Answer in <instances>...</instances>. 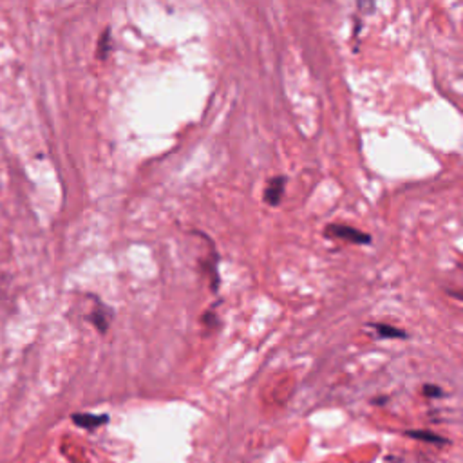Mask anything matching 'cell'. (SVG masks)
<instances>
[{
	"mask_svg": "<svg viewBox=\"0 0 463 463\" xmlns=\"http://www.w3.org/2000/svg\"><path fill=\"white\" fill-rule=\"evenodd\" d=\"M87 321H89L90 324H95V328L100 331V333H105L107 328H109V324H110V321H113V310L98 301L95 306V310L87 315Z\"/></svg>",
	"mask_w": 463,
	"mask_h": 463,
	"instance_id": "7a4b0ae2",
	"label": "cell"
},
{
	"mask_svg": "<svg viewBox=\"0 0 463 463\" xmlns=\"http://www.w3.org/2000/svg\"><path fill=\"white\" fill-rule=\"evenodd\" d=\"M411 438H418V439H424V442H429V444H445L444 438H439V436L432 435V432H420V431H412V432H407Z\"/></svg>",
	"mask_w": 463,
	"mask_h": 463,
	"instance_id": "52a82bcc",
	"label": "cell"
},
{
	"mask_svg": "<svg viewBox=\"0 0 463 463\" xmlns=\"http://www.w3.org/2000/svg\"><path fill=\"white\" fill-rule=\"evenodd\" d=\"M109 51H110V29H105L103 35L100 36L98 40V51H96V56H98L100 60H105L107 55H109Z\"/></svg>",
	"mask_w": 463,
	"mask_h": 463,
	"instance_id": "8992f818",
	"label": "cell"
},
{
	"mask_svg": "<svg viewBox=\"0 0 463 463\" xmlns=\"http://www.w3.org/2000/svg\"><path fill=\"white\" fill-rule=\"evenodd\" d=\"M284 187H286V177L275 176L271 177L266 183L264 189V203H268L270 207H277L281 203V197L284 194Z\"/></svg>",
	"mask_w": 463,
	"mask_h": 463,
	"instance_id": "3957f363",
	"label": "cell"
},
{
	"mask_svg": "<svg viewBox=\"0 0 463 463\" xmlns=\"http://www.w3.org/2000/svg\"><path fill=\"white\" fill-rule=\"evenodd\" d=\"M71 420L75 422L78 427L87 429V431H95V429L102 427L109 422L107 415H90V412H76L71 416Z\"/></svg>",
	"mask_w": 463,
	"mask_h": 463,
	"instance_id": "277c9868",
	"label": "cell"
},
{
	"mask_svg": "<svg viewBox=\"0 0 463 463\" xmlns=\"http://www.w3.org/2000/svg\"><path fill=\"white\" fill-rule=\"evenodd\" d=\"M324 236L335 237V239L350 241L355 244H369L371 243V236L365 232L357 230L353 227H345V224H328L324 228Z\"/></svg>",
	"mask_w": 463,
	"mask_h": 463,
	"instance_id": "6da1fadb",
	"label": "cell"
},
{
	"mask_svg": "<svg viewBox=\"0 0 463 463\" xmlns=\"http://www.w3.org/2000/svg\"><path fill=\"white\" fill-rule=\"evenodd\" d=\"M425 395H429V397H439V395H442V391H439L438 387L427 385V387H425Z\"/></svg>",
	"mask_w": 463,
	"mask_h": 463,
	"instance_id": "ba28073f",
	"label": "cell"
},
{
	"mask_svg": "<svg viewBox=\"0 0 463 463\" xmlns=\"http://www.w3.org/2000/svg\"><path fill=\"white\" fill-rule=\"evenodd\" d=\"M371 328L377 331L378 337H384V338H405L407 337V333H405L404 330L391 326V324H371Z\"/></svg>",
	"mask_w": 463,
	"mask_h": 463,
	"instance_id": "5b68a950",
	"label": "cell"
}]
</instances>
